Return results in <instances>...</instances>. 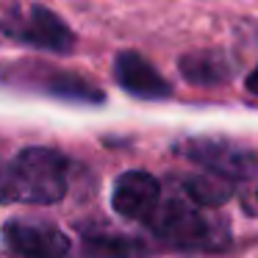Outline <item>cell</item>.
Masks as SVG:
<instances>
[{"label":"cell","instance_id":"obj_6","mask_svg":"<svg viewBox=\"0 0 258 258\" xmlns=\"http://www.w3.org/2000/svg\"><path fill=\"white\" fill-rule=\"evenodd\" d=\"M3 241L23 258H67L70 252L67 233H61L56 225L25 222V219H12L3 230Z\"/></svg>","mask_w":258,"mask_h":258},{"label":"cell","instance_id":"obj_10","mask_svg":"<svg viewBox=\"0 0 258 258\" xmlns=\"http://www.w3.org/2000/svg\"><path fill=\"white\" fill-rule=\"evenodd\" d=\"M180 189H183L186 200L195 203V206H222V203L230 200V195H233V186L222 178H214V175L183 178Z\"/></svg>","mask_w":258,"mask_h":258},{"label":"cell","instance_id":"obj_1","mask_svg":"<svg viewBox=\"0 0 258 258\" xmlns=\"http://www.w3.org/2000/svg\"><path fill=\"white\" fill-rule=\"evenodd\" d=\"M70 161L50 147H28L17 153L0 180V200L50 206L67 195Z\"/></svg>","mask_w":258,"mask_h":258},{"label":"cell","instance_id":"obj_11","mask_svg":"<svg viewBox=\"0 0 258 258\" xmlns=\"http://www.w3.org/2000/svg\"><path fill=\"white\" fill-rule=\"evenodd\" d=\"M89 258H139L145 252V244L128 236H111V233H97L89 236L84 244Z\"/></svg>","mask_w":258,"mask_h":258},{"label":"cell","instance_id":"obj_2","mask_svg":"<svg viewBox=\"0 0 258 258\" xmlns=\"http://www.w3.org/2000/svg\"><path fill=\"white\" fill-rule=\"evenodd\" d=\"M0 75L6 81H20L25 86H36L39 92L58 100H70V103H97L106 100L100 86H95L89 78L78 73H67V70H56V67H42L34 61H17L12 67H3Z\"/></svg>","mask_w":258,"mask_h":258},{"label":"cell","instance_id":"obj_7","mask_svg":"<svg viewBox=\"0 0 258 258\" xmlns=\"http://www.w3.org/2000/svg\"><path fill=\"white\" fill-rule=\"evenodd\" d=\"M158 200H161V186L150 172H142V169L122 172L111 191L114 211L125 219H139V222H147L156 214Z\"/></svg>","mask_w":258,"mask_h":258},{"label":"cell","instance_id":"obj_12","mask_svg":"<svg viewBox=\"0 0 258 258\" xmlns=\"http://www.w3.org/2000/svg\"><path fill=\"white\" fill-rule=\"evenodd\" d=\"M244 86H247V92H250V95H255L258 97V67L252 70L250 75H247V81H244Z\"/></svg>","mask_w":258,"mask_h":258},{"label":"cell","instance_id":"obj_5","mask_svg":"<svg viewBox=\"0 0 258 258\" xmlns=\"http://www.w3.org/2000/svg\"><path fill=\"white\" fill-rule=\"evenodd\" d=\"M150 228L158 239L178 247H200L214 244V225L200 214V208L189 200H167L158 203L150 219Z\"/></svg>","mask_w":258,"mask_h":258},{"label":"cell","instance_id":"obj_9","mask_svg":"<svg viewBox=\"0 0 258 258\" xmlns=\"http://www.w3.org/2000/svg\"><path fill=\"white\" fill-rule=\"evenodd\" d=\"M178 73L191 86H219L233 75V64L222 50H191L178 58Z\"/></svg>","mask_w":258,"mask_h":258},{"label":"cell","instance_id":"obj_3","mask_svg":"<svg viewBox=\"0 0 258 258\" xmlns=\"http://www.w3.org/2000/svg\"><path fill=\"white\" fill-rule=\"evenodd\" d=\"M180 150L189 161L206 167L214 178H222L228 183L250 178L258 164L250 147L233 139H222V136H195V139H186Z\"/></svg>","mask_w":258,"mask_h":258},{"label":"cell","instance_id":"obj_4","mask_svg":"<svg viewBox=\"0 0 258 258\" xmlns=\"http://www.w3.org/2000/svg\"><path fill=\"white\" fill-rule=\"evenodd\" d=\"M6 34L17 42H25L31 47H39L47 53H73L75 34L56 12L45 6H25L14 12L6 23Z\"/></svg>","mask_w":258,"mask_h":258},{"label":"cell","instance_id":"obj_8","mask_svg":"<svg viewBox=\"0 0 258 258\" xmlns=\"http://www.w3.org/2000/svg\"><path fill=\"white\" fill-rule=\"evenodd\" d=\"M114 78L128 95L142 97V100H164L172 95L169 81L147 61L145 56L134 50H122L114 58Z\"/></svg>","mask_w":258,"mask_h":258}]
</instances>
